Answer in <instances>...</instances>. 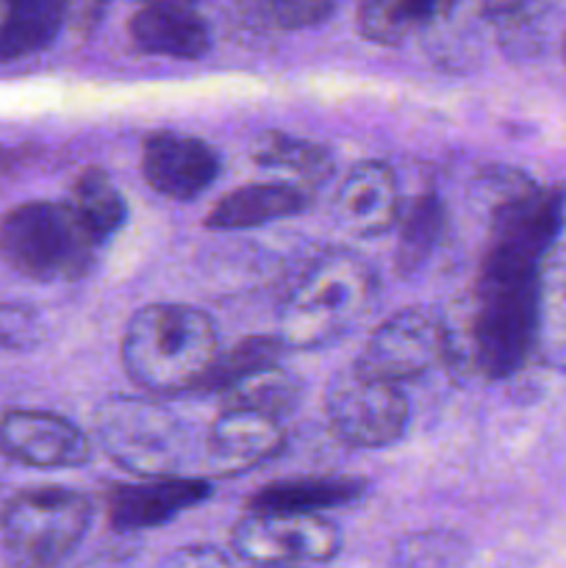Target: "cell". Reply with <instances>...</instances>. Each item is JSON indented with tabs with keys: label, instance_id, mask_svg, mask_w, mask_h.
Segmentation results:
<instances>
[{
	"label": "cell",
	"instance_id": "cell-1",
	"mask_svg": "<svg viewBox=\"0 0 566 568\" xmlns=\"http://www.w3.org/2000/svg\"><path fill=\"white\" fill-rule=\"evenodd\" d=\"M542 270L483 258L461 303L444 316L453 375L503 381L536 355Z\"/></svg>",
	"mask_w": 566,
	"mask_h": 568
},
{
	"label": "cell",
	"instance_id": "cell-2",
	"mask_svg": "<svg viewBox=\"0 0 566 568\" xmlns=\"http://www.w3.org/2000/svg\"><path fill=\"white\" fill-rule=\"evenodd\" d=\"M216 353L211 316L183 303L139 308L125 325L120 344L122 369L148 397L198 392Z\"/></svg>",
	"mask_w": 566,
	"mask_h": 568
},
{
	"label": "cell",
	"instance_id": "cell-3",
	"mask_svg": "<svg viewBox=\"0 0 566 568\" xmlns=\"http://www.w3.org/2000/svg\"><path fill=\"white\" fill-rule=\"evenodd\" d=\"M375 297L377 275L364 255L325 250L283 297L275 336L286 349H320L364 320Z\"/></svg>",
	"mask_w": 566,
	"mask_h": 568
},
{
	"label": "cell",
	"instance_id": "cell-4",
	"mask_svg": "<svg viewBox=\"0 0 566 568\" xmlns=\"http://www.w3.org/2000/svg\"><path fill=\"white\" fill-rule=\"evenodd\" d=\"M98 250L67 203L31 200L0 216V258L31 281H81Z\"/></svg>",
	"mask_w": 566,
	"mask_h": 568
},
{
	"label": "cell",
	"instance_id": "cell-5",
	"mask_svg": "<svg viewBox=\"0 0 566 568\" xmlns=\"http://www.w3.org/2000/svg\"><path fill=\"white\" fill-rule=\"evenodd\" d=\"M92 525V503L75 488L42 486L11 497L0 514V552L9 568H59Z\"/></svg>",
	"mask_w": 566,
	"mask_h": 568
},
{
	"label": "cell",
	"instance_id": "cell-6",
	"mask_svg": "<svg viewBox=\"0 0 566 568\" xmlns=\"http://www.w3.org/2000/svg\"><path fill=\"white\" fill-rule=\"evenodd\" d=\"M94 436L111 460L139 480L175 477L186 458V427L161 399H103L94 410Z\"/></svg>",
	"mask_w": 566,
	"mask_h": 568
},
{
	"label": "cell",
	"instance_id": "cell-7",
	"mask_svg": "<svg viewBox=\"0 0 566 568\" xmlns=\"http://www.w3.org/2000/svg\"><path fill=\"white\" fill-rule=\"evenodd\" d=\"M327 427L355 449H383L403 438L408 427V399L394 383L347 369L325 392Z\"/></svg>",
	"mask_w": 566,
	"mask_h": 568
},
{
	"label": "cell",
	"instance_id": "cell-8",
	"mask_svg": "<svg viewBox=\"0 0 566 568\" xmlns=\"http://www.w3.org/2000/svg\"><path fill=\"white\" fill-rule=\"evenodd\" d=\"M447 364L444 316L422 305L386 316L361 347L355 369L400 386Z\"/></svg>",
	"mask_w": 566,
	"mask_h": 568
},
{
	"label": "cell",
	"instance_id": "cell-9",
	"mask_svg": "<svg viewBox=\"0 0 566 568\" xmlns=\"http://www.w3.org/2000/svg\"><path fill=\"white\" fill-rule=\"evenodd\" d=\"M231 547L255 568H303L336 558L342 549V532L327 516L247 514L233 527Z\"/></svg>",
	"mask_w": 566,
	"mask_h": 568
},
{
	"label": "cell",
	"instance_id": "cell-10",
	"mask_svg": "<svg viewBox=\"0 0 566 568\" xmlns=\"http://www.w3.org/2000/svg\"><path fill=\"white\" fill-rule=\"evenodd\" d=\"M0 449L31 469H78L92 458V444L70 419L31 408L3 414Z\"/></svg>",
	"mask_w": 566,
	"mask_h": 568
},
{
	"label": "cell",
	"instance_id": "cell-11",
	"mask_svg": "<svg viewBox=\"0 0 566 568\" xmlns=\"http://www.w3.org/2000/svg\"><path fill=\"white\" fill-rule=\"evenodd\" d=\"M220 170V153L198 136L159 131L142 144L144 183L155 194L178 203L200 197L216 181Z\"/></svg>",
	"mask_w": 566,
	"mask_h": 568
},
{
	"label": "cell",
	"instance_id": "cell-12",
	"mask_svg": "<svg viewBox=\"0 0 566 568\" xmlns=\"http://www.w3.org/2000/svg\"><path fill=\"white\" fill-rule=\"evenodd\" d=\"M211 497V483L200 477H159L131 486H114L109 491V525L120 532H142L170 525L186 510L198 508Z\"/></svg>",
	"mask_w": 566,
	"mask_h": 568
},
{
	"label": "cell",
	"instance_id": "cell-13",
	"mask_svg": "<svg viewBox=\"0 0 566 568\" xmlns=\"http://www.w3.org/2000/svg\"><path fill=\"white\" fill-rule=\"evenodd\" d=\"M283 447H286V430L281 419L236 405H222L205 438V453L220 475L255 469L277 458Z\"/></svg>",
	"mask_w": 566,
	"mask_h": 568
},
{
	"label": "cell",
	"instance_id": "cell-14",
	"mask_svg": "<svg viewBox=\"0 0 566 568\" xmlns=\"http://www.w3.org/2000/svg\"><path fill=\"white\" fill-rule=\"evenodd\" d=\"M333 211L355 239H377L400 222L397 175L383 161H358L338 186Z\"/></svg>",
	"mask_w": 566,
	"mask_h": 568
},
{
	"label": "cell",
	"instance_id": "cell-15",
	"mask_svg": "<svg viewBox=\"0 0 566 568\" xmlns=\"http://www.w3.org/2000/svg\"><path fill=\"white\" fill-rule=\"evenodd\" d=\"M128 37L139 53L194 61L211 50L209 20L186 3H148L128 20Z\"/></svg>",
	"mask_w": 566,
	"mask_h": 568
},
{
	"label": "cell",
	"instance_id": "cell-16",
	"mask_svg": "<svg viewBox=\"0 0 566 568\" xmlns=\"http://www.w3.org/2000/svg\"><path fill=\"white\" fill-rule=\"evenodd\" d=\"M311 205V192L297 183H247L222 194L214 209L205 214L209 231H247L270 225L286 216L303 214Z\"/></svg>",
	"mask_w": 566,
	"mask_h": 568
},
{
	"label": "cell",
	"instance_id": "cell-17",
	"mask_svg": "<svg viewBox=\"0 0 566 568\" xmlns=\"http://www.w3.org/2000/svg\"><path fill=\"white\" fill-rule=\"evenodd\" d=\"M366 494L358 477H297V480L270 483L250 497L247 514H303L322 516V510L342 508Z\"/></svg>",
	"mask_w": 566,
	"mask_h": 568
},
{
	"label": "cell",
	"instance_id": "cell-18",
	"mask_svg": "<svg viewBox=\"0 0 566 568\" xmlns=\"http://www.w3.org/2000/svg\"><path fill=\"white\" fill-rule=\"evenodd\" d=\"M449 11L453 3L438 0H366L355 11V28L366 42L397 48L442 22Z\"/></svg>",
	"mask_w": 566,
	"mask_h": 568
},
{
	"label": "cell",
	"instance_id": "cell-19",
	"mask_svg": "<svg viewBox=\"0 0 566 568\" xmlns=\"http://www.w3.org/2000/svg\"><path fill=\"white\" fill-rule=\"evenodd\" d=\"M447 233V209L436 192H425L411 200L408 211L400 216L397 247H394V266L400 277H416L433 253L442 247Z\"/></svg>",
	"mask_w": 566,
	"mask_h": 568
},
{
	"label": "cell",
	"instance_id": "cell-20",
	"mask_svg": "<svg viewBox=\"0 0 566 568\" xmlns=\"http://www.w3.org/2000/svg\"><path fill=\"white\" fill-rule=\"evenodd\" d=\"M536 355L566 372V244L553 250L538 281Z\"/></svg>",
	"mask_w": 566,
	"mask_h": 568
},
{
	"label": "cell",
	"instance_id": "cell-21",
	"mask_svg": "<svg viewBox=\"0 0 566 568\" xmlns=\"http://www.w3.org/2000/svg\"><path fill=\"white\" fill-rule=\"evenodd\" d=\"M67 9L53 0H22L0 20V64L48 48L64 28Z\"/></svg>",
	"mask_w": 566,
	"mask_h": 568
},
{
	"label": "cell",
	"instance_id": "cell-22",
	"mask_svg": "<svg viewBox=\"0 0 566 568\" xmlns=\"http://www.w3.org/2000/svg\"><path fill=\"white\" fill-rule=\"evenodd\" d=\"M83 231L98 244H105L128 220V205L103 166H87L75 178L67 203Z\"/></svg>",
	"mask_w": 566,
	"mask_h": 568
},
{
	"label": "cell",
	"instance_id": "cell-23",
	"mask_svg": "<svg viewBox=\"0 0 566 568\" xmlns=\"http://www.w3.org/2000/svg\"><path fill=\"white\" fill-rule=\"evenodd\" d=\"M253 161L264 170H283L297 178V186H322L333 175V155L325 144L311 139L292 136V133L270 131L255 142Z\"/></svg>",
	"mask_w": 566,
	"mask_h": 568
},
{
	"label": "cell",
	"instance_id": "cell-24",
	"mask_svg": "<svg viewBox=\"0 0 566 568\" xmlns=\"http://www.w3.org/2000/svg\"><path fill=\"white\" fill-rule=\"evenodd\" d=\"M283 344L277 336H247L242 342L233 344L225 353H216L214 364H211L209 375L198 386L194 394H220L225 397L236 386H242L247 377L259 375V372L281 366Z\"/></svg>",
	"mask_w": 566,
	"mask_h": 568
},
{
	"label": "cell",
	"instance_id": "cell-25",
	"mask_svg": "<svg viewBox=\"0 0 566 568\" xmlns=\"http://www.w3.org/2000/svg\"><path fill=\"white\" fill-rule=\"evenodd\" d=\"M300 394H303V386H300L297 377L283 369V366H272V369L259 372V375L247 377L242 386L228 392L222 397V405L253 408L283 422V416L297 408Z\"/></svg>",
	"mask_w": 566,
	"mask_h": 568
},
{
	"label": "cell",
	"instance_id": "cell-26",
	"mask_svg": "<svg viewBox=\"0 0 566 568\" xmlns=\"http://www.w3.org/2000/svg\"><path fill=\"white\" fill-rule=\"evenodd\" d=\"M336 11L327 0H253L236 9L239 20L255 31H303L322 26Z\"/></svg>",
	"mask_w": 566,
	"mask_h": 568
},
{
	"label": "cell",
	"instance_id": "cell-27",
	"mask_svg": "<svg viewBox=\"0 0 566 568\" xmlns=\"http://www.w3.org/2000/svg\"><path fill=\"white\" fill-rule=\"evenodd\" d=\"M469 544L458 532L422 530L400 538L392 568H464Z\"/></svg>",
	"mask_w": 566,
	"mask_h": 568
},
{
	"label": "cell",
	"instance_id": "cell-28",
	"mask_svg": "<svg viewBox=\"0 0 566 568\" xmlns=\"http://www.w3.org/2000/svg\"><path fill=\"white\" fill-rule=\"evenodd\" d=\"M542 6L530 3H486L481 6V14L497 33L503 50L516 55H525L542 42L538 37V14Z\"/></svg>",
	"mask_w": 566,
	"mask_h": 568
},
{
	"label": "cell",
	"instance_id": "cell-29",
	"mask_svg": "<svg viewBox=\"0 0 566 568\" xmlns=\"http://www.w3.org/2000/svg\"><path fill=\"white\" fill-rule=\"evenodd\" d=\"M44 338V322L37 308L0 303V353H28Z\"/></svg>",
	"mask_w": 566,
	"mask_h": 568
},
{
	"label": "cell",
	"instance_id": "cell-30",
	"mask_svg": "<svg viewBox=\"0 0 566 568\" xmlns=\"http://www.w3.org/2000/svg\"><path fill=\"white\" fill-rule=\"evenodd\" d=\"M159 568H233V560L220 547H211V544H189V547L172 549L161 560Z\"/></svg>",
	"mask_w": 566,
	"mask_h": 568
},
{
	"label": "cell",
	"instance_id": "cell-31",
	"mask_svg": "<svg viewBox=\"0 0 566 568\" xmlns=\"http://www.w3.org/2000/svg\"><path fill=\"white\" fill-rule=\"evenodd\" d=\"M6 460H9V458H6V453H3V449H0V469H3Z\"/></svg>",
	"mask_w": 566,
	"mask_h": 568
},
{
	"label": "cell",
	"instance_id": "cell-32",
	"mask_svg": "<svg viewBox=\"0 0 566 568\" xmlns=\"http://www.w3.org/2000/svg\"><path fill=\"white\" fill-rule=\"evenodd\" d=\"M560 50H564V64H566V33H564V48Z\"/></svg>",
	"mask_w": 566,
	"mask_h": 568
},
{
	"label": "cell",
	"instance_id": "cell-33",
	"mask_svg": "<svg viewBox=\"0 0 566 568\" xmlns=\"http://www.w3.org/2000/svg\"><path fill=\"white\" fill-rule=\"evenodd\" d=\"M261 568H286V566H261Z\"/></svg>",
	"mask_w": 566,
	"mask_h": 568
}]
</instances>
